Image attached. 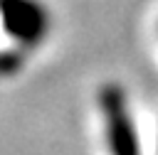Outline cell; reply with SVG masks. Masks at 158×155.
<instances>
[{
	"label": "cell",
	"instance_id": "cell-1",
	"mask_svg": "<svg viewBox=\"0 0 158 155\" xmlns=\"http://www.w3.org/2000/svg\"><path fill=\"white\" fill-rule=\"evenodd\" d=\"M0 12L7 30L25 42H37L47 32V12L37 0H0Z\"/></svg>",
	"mask_w": 158,
	"mask_h": 155
}]
</instances>
